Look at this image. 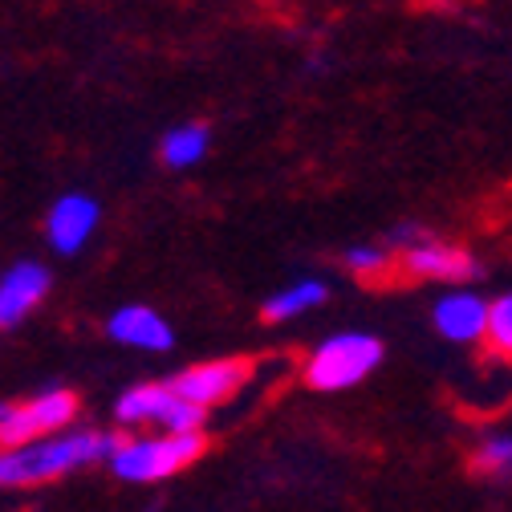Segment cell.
<instances>
[{
	"label": "cell",
	"mask_w": 512,
	"mask_h": 512,
	"mask_svg": "<svg viewBox=\"0 0 512 512\" xmlns=\"http://www.w3.org/2000/svg\"><path fill=\"white\" fill-rule=\"evenodd\" d=\"M118 439L110 431L94 427H70L61 435L25 443V447H0V488H29V484H49L70 472L110 464Z\"/></svg>",
	"instance_id": "cell-1"
},
{
	"label": "cell",
	"mask_w": 512,
	"mask_h": 512,
	"mask_svg": "<svg viewBox=\"0 0 512 512\" xmlns=\"http://www.w3.org/2000/svg\"><path fill=\"white\" fill-rule=\"evenodd\" d=\"M382 358H387L382 338H374L366 330H342L309 354L305 382L322 395H338V391H350L358 382H366L382 366Z\"/></svg>",
	"instance_id": "cell-2"
},
{
	"label": "cell",
	"mask_w": 512,
	"mask_h": 512,
	"mask_svg": "<svg viewBox=\"0 0 512 512\" xmlns=\"http://www.w3.org/2000/svg\"><path fill=\"white\" fill-rule=\"evenodd\" d=\"M204 431L200 435H135V439H118L110 472L126 484H159L167 476H179L204 456Z\"/></svg>",
	"instance_id": "cell-3"
},
{
	"label": "cell",
	"mask_w": 512,
	"mask_h": 512,
	"mask_svg": "<svg viewBox=\"0 0 512 512\" xmlns=\"http://www.w3.org/2000/svg\"><path fill=\"white\" fill-rule=\"evenodd\" d=\"M114 419L122 427H159V435H200L208 411L175 395L171 382H139V387L118 395Z\"/></svg>",
	"instance_id": "cell-4"
},
{
	"label": "cell",
	"mask_w": 512,
	"mask_h": 512,
	"mask_svg": "<svg viewBox=\"0 0 512 512\" xmlns=\"http://www.w3.org/2000/svg\"><path fill=\"white\" fill-rule=\"evenodd\" d=\"M78 419V395L70 387H45L33 399L9 407L5 423H0V447H25L49 435L70 431Z\"/></svg>",
	"instance_id": "cell-5"
},
{
	"label": "cell",
	"mask_w": 512,
	"mask_h": 512,
	"mask_svg": "<svg viewBox=\"0 0 512 512\" xmlns=\"http://www.w3.org/2000/svg\"><path fill=\"white\" fill-rule=\"evenodd\" d=\"M248 378H252L248 358H216V362H200V366L179 370L171 378V387H175V395L196 403L200 411H212V407L228 403L232 395H240Z\"/></svg>",
	"instance_id": "cell-6"
},
{
	"label": "cell",
	"mask_w": 512,
	"mask_h": 512,
	"mask_svg": "<svg viewBox=\"0 0 512 512\" xmlns=\"http://www.w3.org/2000/svg\"><path fill=\"white\" fill-rule=\"evenodd\" d=\"M98 220H102V208L94 196H86V191H66V196L53 200V208L45 216V240L53 252L74 256L90 244Z\"/></svg>",
	"instance_id": "cell-7"
},
{
	"label": "cell",
	"mask_w": 512,
	"mask_h": 512,
	"mask_svg": "<svg viewBox=\"0 0 512 512\" xmlns=\"http://www.w3.org/2000/svg\"><path fill=\"white\" fill-rule=\"evenodd\" d=\"M488 322H492V305L476 289H447L431 305V326L439 330V338L460 342V346L484 342L488 338Z\"/></svg>",
	"instance_id": "cell-8"
},
{
	"label": "cell",
	"mask_w": 512,
	"mask_h": 512,
	"mask_svg": "<svg viewBox=\"0 0 512 512\" xmlns=\"http://www.w3.org/2000/svg\"><path fill=\"white\" fill-rule=\"evenodd\" d=\"M403 269L419 281H443V285H468V281H480V261L468 252V248H456V244H443V240H423L415 244L411 252H403Z\"/></svg>",
	"instance_id": "cell-9"
},
{
	"label": "cell",
	"mask_w": 512,
	"mask_h": 512,
	"mask_svg": "<svg viewBox=\"0 0 512 512\" xmlns=\"http://www.w3.org/2000/svg\"><path fill=\"white\" fill-rule=\"evenodd\" d=\"M49 269L37 261H17L0 277V330H17L25 317L45 301Z\"/></svg>",
	"instance_id": "cell-10"
},
{
	"label": "cell",
	"mask_w": 512,
	"mask_h": 512,
	"mask_svg": "<svg viewBox=\"0 0 512 512\" xmlns=\"http://www.w3.org/2000/svg\"><path fill=\"white\" fill-rule=\"evenodd\" d=\"M106 334L110 342L118 346H131V350H147V354H163L175 346V334L163 317L151 309V305H122L110 313L106 322Z\"/></svg>",
	"instance_id": "cell-11"
},
{
	"label": "cell",
	"mask_w": 512,
	"mask_h": 512,
	"mask_svg": "<svg viewBox=\"0 0 512 512\" xmlns=\"http://www.w3.org/2000/svg\"><path fill=\"white\" fill-rule=\"evenodd\" d=\"M326 297H330L326 281L301 277V281L277 289V293L265 301L261 313H265V322H293V317H301V313H309V309H317V305H326Z\"/></svg>",
	"instance_id": "cell-12"
},
{
	"label": "cell",
	"mask_w": 512,
	"mask_h": 512,
	"mask_svg": "<svg viewBox=\"0 0 512 512\" xmlns=\"http://www.w3.org/2000/svg\"><path fill=\"white\" fill-rule=\"evenodd\" d=\"M208 147H212L208 126H200V122H179V126H171V131L163 135L159 159H163L167 167L183 171V167H196V163L208 155Z\"/></svg>",
	"instance_id": "cell-13"
},
{
	"label": "cell",
	"mask_w": 512,
	"mask_h": 512,
	"mask_svg": "<svg viewBox=\"0 0 512 512\" xmlns=\"http://www.w3.org/2000/svg\"><path fill=\"white\" fill-rule=\"evenodd\" d=\"M472 472L492 484H512V431H488L472 447Z\"/></svg>",
	"instance_id": "cell-14"
},
{
	"label": "cell",
	"mask_w": 512,
	"mask_h": 512,
	"mask_svg": "<svg viewBox=\"0 0 512 512\" xmlns=\"http://www.w3.org/2000/svg\"><path fill=\"white\" fill-rule=\"evenodd\" d=\"M342 265L354 273V277H378L391 269V252L382 244H350L342 252Z\"/></svg>",
	"instance_id": "cell-15"
},
{
	"label": "cell",
	"mask_w": 512,
	"mask_h": 512,
	"mask_svg": "<svg viewBox=\"0 0 512 512\" xmlns=\"http://www.w3.org/2000/svg\"><path fill=\"white\" fill-rule=\"evenodd\" d=\"M496 354L512 358V293L492 301V322H488V338H484Z\"/></svg>",
	"instance_id": "cell-16"
},
{
	"label": "cell",
	"mask_w": 512,
	"mask_h": 512,
	"mask_svg": "<svg viewBox=\"0 0 512 512\" xmlns=\"http://www.w3.org/2000/svg\"><path fill=\"white\" fill-rule=\"evenodd\" d=\"M423 240H431V232H427L423 224H415V220H403V224H395V228L387 232V244H391V248H403V252H411V248L423 244Z\"/></svg>",
	"instance_id": "cell-17"
},
{
	"label": "cell",
	"mask_w": 512,
	"mask_h": 512,
	"mask_svg": "<svg viewBox=\"0 0 512 512\" xmlns=\"http://www.w3.org/2000/svg\"><path fill=\"white\" fill-rule=\"evenodd\" d=\"M5 415H9V407H5V403H0V423H5Z\"/></svg>",
	"instance_id": "cell-18"
}]
</instances>
